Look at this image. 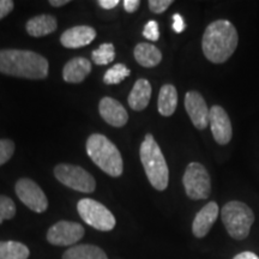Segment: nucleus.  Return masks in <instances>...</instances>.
Returning <instances> with one entry per match:
<instances>
[{
    "label": "nucleus",
    "mask_w": 259,
    "mask_h": 259,
    "mask_svg": "<svg viewBox=\"0 0 259 259\" xmlns=\"http://www.w3.org/2000/svg\"><path fill=\"white\" fill-rule=\"evenodd\" d=\"M238 31L226 19L210 23L203 35L202 48L206 59L213 64L226 63L238 47Z\"/></svg>",
    "instance_id": "obj_1"
},
{
    "label": "nucleus",
    "mask_w": 259,
    "mask_h": 259,
    "mask_svg": "<svg viewBox=\"0 0 259 259\" xmlns=\"http://www.w3.org/2000/svg\"><path fill=\"white\" fill-rule=\"evenodd\" d=\"M47 59L31 51L0 50V72L27 79H44L48 76Z\"/></svg>",
    "instance_id": "obj_2"
},
{
    "label": "nucleus",
    "mask_w": 259,
    "mask_h": 259,
    "mask_svg": "<svg viewBox=\"0 0 259 259\" xmlns=\"http://www.w3.org/2000/svg\"><path fill=\"white\" fill-rule=\"evenodd\" d=\"M139 155L149 183L157 191L166 190L169 181V170H168L166 158L153 135L148 134L145 136L139 149Z\"/></svg>",
    "instance_id": "obj_3"
},
{
    "label": "nucleus",
    "mask_w": 259,
    "mask_h": 259,
    "mask_svg": "<svg viewBox=\"0 0 259 259\" xmlns=\"http://www.w3.org/2000/svg\"><path fill=\"white\" fill-rule=\"evenodd\" d=\"M87 153L94 163L106 174L118 178L124 170L121 154L119 149L106 136L94 134L87 141Z\"/></svg>",
    "instance_id": "obj_4"
},
{
    "label": "nucleus",
    "mask_w": 259,
    "mask_h": 259,
    "mask_svg": "<svg viewBox=\"0 0 259 259\" xmlns=\"http://www.w3.org/2000/svg\"><path fill=\"white\" fill-rule=\"evenodd\" d=\"M221 219L228 234L235 240H244L250 234L254 222V213L247 204L232 200L223 206Z\"/></svg>",
    "instance_id": "obj_5"
},
{
    "label": "nucleus",
    "mask_w": 259,
    "mask_h": 259,
    "mask_svg": "<svg viewBox=\"0 0 259 259\" xmlns=\"http://www.w3.org/2000/svg\"><path fill=\"white\" fill-rule=\"evenodd\" d=\"M77 210L80 219L87 225L101 232H109L115 227L114 215L97 200L84 198L77 204Z\"/></svg>",
    "instance_id": "obj_6"
},
{
    "label": "nucleus",
    "mask_w": 259,
    "mask_h": 259,
    "mask_svg": "<svg viewBox=\"0 0 259 259\" xmlns=\"http://www.w3.org/2000/svg\"><path fill=\"white\" fill-rule=\"evenodd\" d=\"M183 184L187 197L193 200L206 199L211 192V180L208 170L198 162H191L186 167Z\"/></svg>",
    "instance_id": "obj_7"
},
{
    "label": "nucleus",
    "mask_w": 259,
    "mask_h": 259,
    "mask_svg": "<svg viewBox=\"0 0 259 259\" xmlns=\"http://www.w3.org/2000/svg\"><path fill=\"white\" fill-rule=\"evenodd\" d=\"M54 176L61 184L83 193H93L96 181L84 168L73 164H58L54 168Z\"/></svg>",
    "instance_id": "obj_8"
},
{
    "label": "nucleus",
    "mask_w": 259,
    "mask_h": 259,
    "mask_svg": "<svg viewBox=\"0 0 259 259\" xmlns=\"http://www.w3.org/2000/svg\"><path fill=\"white\" fill-rule=\"evenodd\" d=\"M15 191L21 202L32 211L41 213L47 210L48 200L46 194L35 181L27 178L19 179L16 183Z\"/></svg>",
    "instance_id": "obj_9"
},
{
    "label": "nucleus",
    "mask_w": 259,
    "mask_h": 259,
    "mask_svg": "<svg viewBox=\"0 0 259 259\" xmlns=\"http://www.w3.org/2000/svg\"><path fill=\"white\" fill-rule=\"evenodd\" d=\"M84 235V228L77 222L59 221L47 232V241L54 246H70L78 242Z\"/></svg>",
    "instance_id": "obj_10"
},
{
    "label": "nucleus",
    "mask_w": 259,
    "mask_h": 259,
    "mask_svg": "<svg viewBox=\"0 0 259 259\" xmlns=\"http://www.w3.org/2000/svg\"><path fill=\"white\" fill-rule=\"evenodd\" d=\"M209 122L216 143L220 145L228 144L233 136L232 122L227 112L221 106H212L210 108Z\"/></svg>",
    "instance_id": "obj_11"
},
{
    "label": "nucleus",
    "mask_w": 259,
    "mask_h": 259,
    "mask_svg": "<svg viewBox=\"0 0 259 259\" xmlns=\"http://www.w3.org/2000/svg\"><path fill=\"white\" fill-rule=\"evenodd\" d=\"M185 108L194 127L204 130L209 125L210 109L205 100L198 92H187L185 95Z\"/></svg>",
    "instance_id": "obj_12"
},
{
    "label": "nucleus",
    "mask_w": 259,
    "mask_h": 259,
    "mask_svg": "<svg viewBox=\"0 0 259 259\" xmlns=\"http://www.w3.org/2000/svg\"><path fill=\"white\" fill-rule=\"evenodd\" d=\"M99 111L103 120L114 127H122L128 120V114L124 106L112 97H103L100 101Z\"/></svg>",
    "instance_id": "obj_13"
},
{
    "label": "nucleus",
    "mask_w": 259,
    "mask_h": 259,
    "mask_svg": "<svg viewBox=\"0 0 259 259\" xmlns=\"http://www.w3.org/2000/svg\"><path fill=\"white\" fill-rule=\"evenodd\" d=\"M219 205L216 202H210L197 212L192 223V233L196 238H204L211 229L219 218Z\"/></svg>",
    "instance_id": "obj_14"
},
{
    "label": "nucleus",
    "mask_w": 259,
    "mask_h": 259,
    "mask_svg": "<svg viewBox=\"0 0 259 259\" xmlns=\"http://www.w3.org/2000/svg\"><path fill=\"white\" fill-rule=\"evenodd\" d=\"M95 37V29L88 25H78V27L70 28L64 31L60 37V42L66 48H80L92 44Z\"/></svg>",
    "instance_id": "obj_15"
},
{
    "label": "nucleus",
    "mask_w": 259,
    "mask_h": 259,
    "mask_svg": "<svg viewBox=\"0 0 259 259\" xmlns=\"http://www.w3.org/2000/svg\"><path fill=\"white\" fill-rule=\"evenodd\" d=\"M92 72V63L82 57L71 59L64 66L63 78L67 83H80Z\"/></svg>",
    "instance_id": "obj_16"
},
{
    "label": "nucleus",
    "mask_w": 259,
    "mask_h": 259,
    "mask_svg": "<svg viewBox=\"0 0 259 259\" xmlns=\"http://www.w3.org/2000/svg\"><path fill=\"white\" fill-rule=\"evenodd\" d=\"M151 97L150 82L144 78L138 79L128 95V105L134 111H143L149 105Z\"/></svg>",
    "instance_id": "obj_17"
},
{
    "label": "nucleus",
    "mask_w": 259,
    "mask_h": 259,
    "mask_svg": "<svg viewBox=\"0 0 259 259\" xmlns=\"http://www.w3.org/2000/svg\"><path fill=\"white\" fill-rule=\"evenodd\" d=\"M135 59L143 67H155L161 63L162 53L156 46L151 44L141 42L135 47Z\"/></svg>",
    "instance_id": "obj_18"
},
{
    "label": "nucleus",
    "mask_w": 259,
    "mask_h": 259,
    "mask_svg": "<svg viewBox=\"0 0 259 259\" xmlns=\"http://www.w3.org/2000/svg\"><path fill=\"white\" fill-rule=\"evenodd\" d=\"M25 28L30 36H46L57 30V19L51 15H40L37 17L29 19Z\"/></svg>",
    "instance_id": "obj_19"
},
{
    "label": "nucleus",
    "mask_w": 259,
    "mask_h": 259,
    "mask_svg": "<svg viewBox=\"0 0 259 259\" xmlns=\"http://www.w3.org/2000/svg\"><path fill=\"white\" fill-rule=\"evenodd\" d=\"M178 106V92L176 87L171 84H164L158 94L157 107L158 112L163 116H170L174 114Z\"/></svg>",
    "instance_id": "obj_20"
},
{
    "label": "nucleus",
    "mask_w": 259,
    "mask_h": 259,
    "mask_svg": "<svg viewBox=\"0 0 259 259\" xmlns=\"http://www.w3.org/2000/svg\"><path fill=\"white\" fill-rule=\"evenodd\" d=\"M63 259H108L106 252L95 245H76L66 250Z\"/></svg>",
    "instance_id": "obj_21"
},
{
    "label": "nucleus",
    "mask_w": 259,
    "mask_h": 259,
    "mask_svg": "<svg viewBox=\"0 0 259 259\" xmlns=\"http://www.w3.org/2000/svg\"><path fill=\"white\" fill-rule=\"evenodd\" d=\"M30 251L18 241H0V259H28Z\"/></svg>",
    "instance_id": "obj_22"
},
{
    "label": "nucleus",
    "mask_w": 259,
    "mask_h": 259,
    "mask_svg": "<svg viewBox=\"0 0 259 259\" xmlns=\"http://www.w3.org/2000/svg\"><path fill=\"white\" fill-rule=\"evenodd\" d=\"M115 58V50L112 44H103L97 50L93 51L92 59L97 65H107Z\"/></svg>",
    "instance_id": "obj_23"
},
{
    "label": "nucleus",
    "mask_w": 259,
    "mask_h": 259,
    "mask_svg": "<svg viewBox=\"0 0 259 259\" xmlns=\"http://www.w3.org/2000/svg\"><path fill=\"white\" fill-rule=\"evenodd\" d=\"M130 73H131V71L124 64H116L105 73L103 82L106 84H119L126 77H128Z\"/></svg>",
    "instance_id": "obj_24"
},
{
    "label": "nucleus",
    "mask_w": 259,
    "mask_h": 259,
    "mask_svg": "<svg viewBox=\"0 0 259 259\" xmlns=\"http://www.w3.org/2000/svg\"><path fill=\"white\" fill-rule=\"evenodd\" d=\"M16 215V205L14 200L6 196H0V225L5 220L14 219Z\"/></svg>",
    "instance_id": "obj_25"
},
{
    "label": "nucleus",
    "mask_w": 259,
    "mask_h": 259,
    "mask_svg": "<svg viewBox=\"0 0 259 259\" xmlns=\"http://www.w3.org/2000/svg\"><path fill=\"white\" fill-rule=\"evenodd\" d=\"M15 153V143L11 139H0V166L5 164Z\"/></svg>",
    "instance_id": "obj_26"
},
{
    "label": "nucleus",
    "mask_w": 259,
    "mask_h": 259,
    "mask_svg": "<svg viewBox=\"0 0 259 259\" xmlns=\"http://www.w3.org/2000/svg\"><path fill=\"white\" fill-rule=\"evenodd\" d=\"M143 36L154 42L158 40V37H160V30H158V24L156 21H150L145 24Z\"/></svg>",
    "instance_id": "obj_27"
},
{
    "label": "nucleus",
    "mask_w": 259,
    "mask_h": 259,
    "mask_svg": "<svg viewBox=\"0 0 259 259\" xmlns=\"http://www.w3.org/2000/svg\"><path fill=\"white\" fill-rule=\"evenodd\" d=\"M171 4H173L171 0H150V2H149V9H150V11L154 12V14H162V12L166 11Z\"/></svg>",
    "instance_id": "obj_28"
},
{
    "label": "nucleus",
    "mask_w": 259,
    "mask_h": 259,
    "mask_svg": "<svg viewBox=\"0 0 259 259\" xmlns=\"http://www.w3.org/2000/svg\"><path fill=\"white\" fill-rule=\"evenodd\" d=\"M15 8V3L12 0H0V19L6 17Z\"/></svg>",
    "instance_id": "obj_29"
},
{
    "label": "nucleus",
    "mask_w": 259,
    "mask_h": 259,
    "mask_svg": "<svg viewBox=\"0 0 259 259\" xmlns=\"http://www.w3.org/2000/svg\"><path fill=\"white\" fill-rule=\"evenodd\" d=\"M171 28H173V30L178 32V34H180V32L185 30L186 24L185 22H184V18L181 17V15L179 14L173 15V25H171Z\"/></svg>",
    "instance_id": "obj_30"
},
{
    "label": "nucleus",
    "mask_w": 259,
    "mask_h": 259,
    "mask_svg": "<svg viewBox=\"0 0 259 259\" xmlns=\"http://www.w3.org/2000/svg\"><path fill=\"white\" fill-rule=\"evenodd\" d=\"M122 5H124L125 11L132 14V12L137 11L139 5H141V2H139V0H125V2L122 3Z\"/></svg>",
    "instance_id": "obj_31"
},
{
    "label": "nucleus",
    "mask_w": 259,
    "mask_h": 259,
    "mask_svg": "<svg viewBox=\"0 0 259 259\" xmlns=\"http://www.w3.org/2000/svg\"><path fill=\"white\" fill-rule=\"evenodd\" d=\"M99 5L101 6L102 9L112 10L119 5V0H100Z\"/></svg>",
    "instance_id": "obj_32"
},
{
    "label": "nucleus",
    "mask_w": 259,
    "mask_h": 259,
    "mask_svg": "<svg viewBox=\"0 0 259 259\" xmlns=\"http://www.w3.org/2000/svg\"><path fill=\"white\" fill-rule=\"evenodd\" d=\"M233 259H259V257L253 252L246 251V252H241V253L236 254Z\"/></svg>",
    "instance_id": "obj_33"
},
{
    "label": "nucleus",
    "mask_w": 259,
    "mask_h": 259,
    "mask_svg": "<svg viewBox=\"0 0 259 259\" xmlns=\"http://www.w3.org/2000/svg\"><path fill=\"white\" fill-rule=\"evenodd\" d=\"M69 0H51L50 4L52 6H56V8H60V6H64L66 4H69Z\"/></svg>",
    "instance_id": "obj_34"
}]
</instances>
